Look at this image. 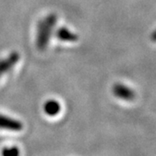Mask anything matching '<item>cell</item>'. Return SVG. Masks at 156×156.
Instances as JSON below:
<instances>
[{
    "instance_id": "obj_8",
    "label": "cell",
    "mask_w": 156,
    "mask_h": 156,
    "mask_svg": "<svg viewBox=\"0 0 156 156\" xmlns=\"http://www.w3.org/2000/svg\"><path fill=\"white\" fill-rule=\"evenodd\" d=\"M151 39H152V41L156 42V30L154 32V33L152 34V36H151Z\"/></svg>"
},
{
    "instance_id": "obj_3",
    "label": "cell",
    "mask_w": 156,
    "mask_h": 156,
    "mask_svg": "<svg viewBox=\"0 0 156 156\" xmlns=\"http://www.w3.org/2000/svg\"><path fill=\"white\" fill-rule=\"evenodd\" d=\"M20 59V55L17 51H12L6 58L0 60V77L9 72L17 64Z\"/></svg>"
},
{
    "instance_id": "obj_4",
    "label": "cell",
    "mask_w": 156,
    "mask_h": 156,
    "mask_svg": "<svg viewBox=\"0 0 156 156\" xmlns=\"http://www.w3.org/2000/svg\"><path fill=\"white\" fill-rule=\"evenodd\" d=\"M23 128V123L17 119H13L11 117L6 116L4 115H0V129L18 132L21 131Z\"/></svg>"
},
{
    "instance_id": "obj_6",
    "label": "cell",
    "mask_w": 156,
    "mask_h": 156,
    "mask_svg": "<svg viewBox=\"0 0 156 156\" xmlns=\"http://www.w3.org/2000/svg\"><path fill=\"white\" fill-rule=\"evenodd\" d=\"M44 111L49 116H56L61 111V104L56 100H48L44 105Z\"/></svg>"
},
{
    "instance_id": "obj_5",
    "label": "cell",
    "mask_w": 156,
    "mask_h": 156,
    "mask_svg": "<svg viewBox=\"0 0 156 156\" xmlns=\"http://www.w3.org/2000/svg\"><path fill=\"white\" fill-rule=\"evenodd\" d=\"M56 36L57 38L62 42H76L78 40V36L76 34L73 33L66 27H59L56 30Z\"/></svg>"
},
{
    "instance_id": "obj_7",
    "label": "cell",
    "mask_w": 156,
    "mask_h": 156,
    "mask_svg": "<svg viewBox=\"0 0 156 156\" xmlns=\"http://www.w3.org/2000/svg\"><path fill=\"white\" fill-rule=\"evenodd\" d=\"M20 154L17 147H5L2 150V155L4 156H17Z\"/></svg>"
},
{
    "instance_id": "obj_1",
    "label": "cell",
    "mask_w": 156,
    "mask_h": 156,
    "mask_svg": "<svg viewBox=\"0 0 156 156\" xmlns=\"http://www.w3.org/2000/svg\"><path fill=\"white\" fill-rule=\"evenodd\" d=\"M56 23L57 16L55 13H50L39 21L36 40V45L39 50H44L48 47Z\"/></svg>"
},
{
    "instance_id": "obj_2",
    "label": "cell",
    "mask_w": 156,
    "mask_h": 156,
    "mask_svg": "<svg viewBox=\"0 0 156 156\" xmlns=\"http://www.w3.org/2000/svg\"><path fill=\"white\" fill-rule=\"evenodd\" d=\"M114 95L123 101H132L135 97V93L133 89L122 83H115L113 86Z\"/></svg>"
}]
</instances>
